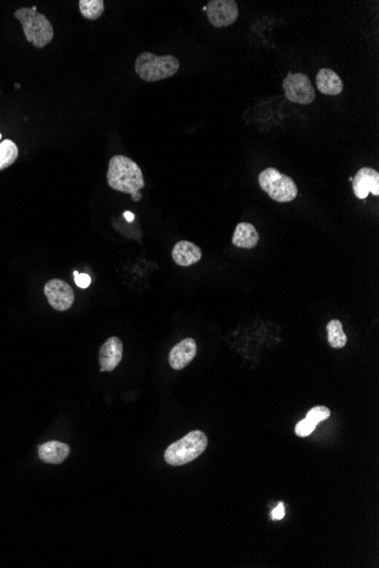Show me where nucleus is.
<instances>
[{"label": "nucleus", "mask_w": 379, "mask_h": 568, "mask_svg": "<svg viewBox=\"0 0 379 568\" xmlns=\"http://www.w3.org/2000/svg\"><path fill=\"white\" fill-rule=\"evenodd\" d=\"M205 7L209 22L216 28L232 25L239 17V6L234 0H210Z\"/></svg>", "instance_id": "obj_7"}, {"label": "nucleus", "mask_w": 379, "mask_h": 568, "mask_svg": "<svg viewBox=\"0 0 379 568\" xmlns=\"http://www.w3.org/2000/svg\"><path fill=\"white\" fill-rule=\"evenodd\" d=\"M171 256L178 266L190 267L199 262L202 258V251L192 242L180 241L173 247Z\"/></svg>", "instance_id": "obj_12"}, {"label": "nucleus", "mask_w": 379, "mask_h": 568, "mask_svg": "<svg viewBox=\"0 0 379 568\" xmlns=\"http://www.w3.org/2000/svg\"><path fill=\"white\" fill-rule=\"evenodd\" d=\"M123 358V344L119 337H110L100 347L99 363L101 372H110L119 367Z\"/></svg>", "instance_id": "obj_10"}, {"label": "nucleus", "mask_w": 379, "mask_h": 568, "mask_svg": "<svg viewBox=\"0 0 379 568\" xmlns=\"http://www.w3.org/2000/svg\"><path fill=\"white\" fill-rule=\"evenodd\" d=\"M207 446L208 438L205 433L194 430L167 448L165 460L173 467L185 465L198 458L205 451Z\"/></svg>", "instance_id": "obj_4"}, {"label": "nucleus", "mask_w": 379, "mask_h": 568, "mask_svg": "<svg viewBox=\"0 0 379 568\" xmlns=\"http://www.w3.org/2000/svg\"><path fill=\"white\" fill-rule=\"evenodd\" d=\"M259 234L255 226L249 223H239L234 231L232 242L239 249H255L258 245Z\"/></svg>", "instance_id": "obj_15"}, {"label": "nucleus", "mask_w": 379, "mask_h": 568, "mask_svg": "<svg viewBox=\"0 0 379 568\" xmlns=\"http://www.w3.org/2000/svg\"><path fill=\"white\" fill-rule=\"evenodd\" d=\"M285 97L293 103L310 105L316 99V92L310 78L303 73H291L283 82Z\"/></svg>", "instance_id": "obj_6"}, {"label": "nucleus", "mask_w": 379, "mask_h": 568, "mask_svg": "<svg viewBox=\"0 0 379 568\" xmlns=\"http://www.w3.org/2000/svg\"><path fill=\"white\" fill-rule=\"evenodd\" d=\"M19 158V148L12 140H3L0 142V170L10 167Z\"/></svg>", "instance_id": "obj_17"}, {"label": "nucleus", "mask_w": 379, "mask_h": 568, "mask_svg": "<svg viewBox=\"0 0 379 568\" xmlns=\"http://www.w3.org/2000/svg\"><path fill=\"white\" fill-rule=\"evenodd\" d=\"M124 217L125 218H126V219H128V223H130V222H133L134 218H135V217H134L133 213L130 212V211H125Z\"/></svg>", "instance_id": "obj_24"}, {"label": "nucleus", "mask_w": 379, "mask_h": 568, "mask_svg": "<svg viewBox=\"0 0 379 568\" xmlns=\"http://www.w3.org/2000/svg\"><path fill=\"white\" fill-rule=\"evenodd\" d=\"M44 294L48 302L57 311H67L74 303V292L62 279H53L44 285Z\"/></svg>", "instance_id": "obj_8"}, {"label": "nucleus", "mask_w": 379, "mask_h": 568, "mask_svg": "<svg viewBox=\"0 0 379 568\" xmlns=\"http://www.w3.org/2000/svg\"><path fill=\"white\" fill-rule=\"evenodd\" d=\"M1 137H3V135H1V134H0V140H1Z\"/></svg>", "instance_id": "obj_25"}, {"label": "nucleus", "mask_w": 379, "mask_h": 568, "mask_svg": "<svg viewBox=\"0 0 379 568\" xmlns=\"http://www.w3.org/2000/svg\"><path fill=\"white\" fill-rule=\"evenodd\" d=\"M107 182L116 191L133 194L146 186L142 170L126 156L117 155L109 160Z\"/></svg>", "instance_id": "obj_1"}, {"label": "nucleus", "mask_w": 379, "mask_h": 568, "mask_svg": "<svg viewBox=\"0 0 379 568\" xmlns=\"http://www.w3.org/2000/svg\"><path fill=\"white\" fill-rule=\"evenodd\" d=\"M130 197H132V200L135 201V202H137V201H140L141 199H142V194H141L140 192L139 191L135 192V193H133V194H130Z\"/></svg>", "instance_id": "obj_23"}, {"label": "nucleus", "mask_w": 379, "mask_h": 568, "mask_svg": "<svg viewBox=\"0 0 379 568\" xmlns=\"http://www.w3.org/2000/svg\"><path fill=\"white\" fill-rule=\"evenodd\" d=\"M69 451L71 449L69 445H66L64 442H56V440L44 442L42 445L39 446V449H37L40 460L47 464L62 463L69 456Z\"/></svg>", "instance_id": "obj_13"}, {"label": "nucleus", "mask_w": 379, "mask_h": 568, "mask_svg": "<svg viewBox=\"0 0 379 568\" xmlns=\"http://www.w3.org/2000/svg\"><path fill=\"white\" fill-rule=\"evenodd\" d=\"M259 185L273 201L285 203L298 197V186L291 177L276 168H267L259 175Z\"/></svg>", "instance_id": "obj_5"}, {"label": "nucleus", "mask_w": 379, "mask_h": 568, "mask_svg": "<svg viewBox=\"0 0 379 568\" xmlns=\"http://www.w3.org/2000/svg\"><path fill=\"white\" fill-rule=\"evenodd\" d=\"M317 424H314L312 421L309 420L305 417V420L300 421L296 426V433L298 437H308L309 435L314 433Z\"/></svg>", "instance_id": "obj_20"}, {"label": "nucleus", "mask_w": 379, "mask_h": 568, "mask_svg": "<svg viewBox=\"0 0 379 568\" xmlns=\"http://www.w3.org/2000/svg\"><path fill=\"white\" fill-rule=\"evenodd\" d=\"M330 417V410L326 406H316V408H311L307 414V419L316 424H320L321 421L327 420Z\"/></svg>", "instance_id": "obj_19"}, {"label": "nucleus", "mask_w": 379, "mask_h": 568, "mask_svg": "<svg viewBox=\"0 0 379 568\" xmlns=\"http://www.w3.org/2000/svg\"><path fill=\"white\" fill-rule=\"evenodd\" d=\"M317 87L323 94L339 96L342 93L344 84L336 72L330 68H321L317 74Z\"/></svg>", "instance_id": "obj_14"}, {"label": "nucleus", "mask_w": 379, "mask_h": 568, "mask_svg": "<svg viewBox=\"0 0 379 568\" xmlns=\"http://www.w3.org/2000/svg\"><path fill=\"white\" fill-rule=\"evenodd\" d=\"M327 340L332 349H343L348 343V337L343 331L342 322L332 320L327 324Z\"/></svg>", "instance_id": "obj_16"}, {"label": "nucleus", "mask_w": 379, "mask_h": 568, "mask_svg": "<svg viewBox=\"0 0 379 568\" xmlns=\"http://www.w3.org/2000/svg\"><path fill=\"white\" fill-rule=\"evenodd\" d=\"M16 19L22 24L25 39L37 49L44 48L53 41L55 30L49 19L37 12V7H23L14 12Z\"/></svg>", "instance_id": "obj_2"}, {"label": "nucleus", "mask_w": 379, "mask_h": 568, "mask_svg": "<svg viewBox=\"0 0 379 568\" xmlns=\"http://www.w3.org/2000/svg\"><path fill=\"white\" fill-rule=\"evenodd\" d=\"M78 8L84 19L96 21L103 16L105 12V3L103 0H80Z\"/></svg>", "instance_id": "obj_18"}, {"label": "nucleus", "mask_w": 379, "mask_h": 568, "mask_svg": "<svg viewBox=\"0 0 379 568\" xmlns=\"http://www.w3.org/2000/svg\"><path fill=\"white\" fill-rule=\"evenodd\" d=\"M75 284L78 285V287L87 288L91 285V277L87 274H80V272H74Z\"/></svg>", "instance_id": "obj_21"}, {"label": "nucleus", "mask_w": 379, "mask_h": 568, "mask_svg": "<svg viewBox=\"0 0 379 568\" xmlns=\"http://www.w3.org/2000/svg\"><path fill=\"white\" fill-rule=\"evenodd\" d=\"M285 516V508H284V503H278V506L271 512V517L273 519H282Z\"/></svg>", "instance_id": "obj_22"}, {"label": "nucleus", "mask_w": 379, "mask_h": 568, "mask_svg": "<svg viewBox=\"0 0 379 568\" xmlns=\"http://www.w3.org/2000/svg\"><path fill=\"white\" fill-rule=\"evenodd\" d=\"M135 73L146 82H157L171 78L180 69L178 59L171 55L157 56L155 53H140L135 59Z\"/></svg>", "instance_id": "obj_3"}, {"label": "nucleus", "mask_w": 379, "mask_h": 568, "mask_svg": "<svg viewBox=\"0 0 379 568\" xmlns=\"http://www.w3.org/2000/svg\"><path fill=\"white\" fill-rule=\"evenodd\" d=\"M352 187L355 197L361 200H366L370 193L379 195V173L370 167L361 168L355 178L352 181Z\"/></svg>", "instance_id": "obj_9"}, {"label": "nucleus", "mask_w": 379, "mask_h": 568, "mask_svg": "<svg viewBox=\"0 0 379 568\" xmlns=\"http://www.w3.org/2000/svg\"><path fill=\"white\" fill-rule=\"evenodd\" d=\"M196 356V343L193 338H187L175 345L169 353V365L174 370H182L193 361Z\"/></svg>", "instance_id": "obj_11"}]
</instances>
